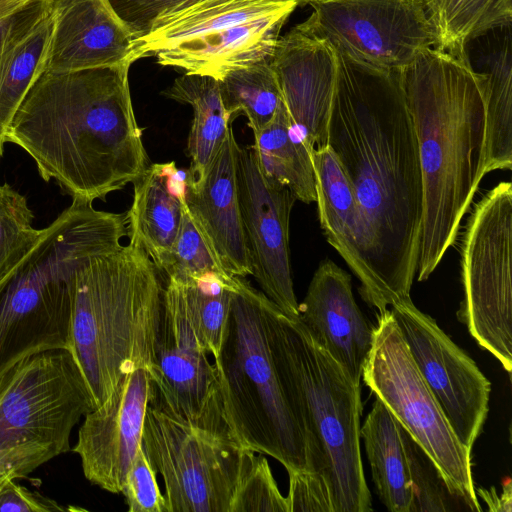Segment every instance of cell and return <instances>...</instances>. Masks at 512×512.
Listing matches in <instances>:
<instances>
[{
	"instance_id": "obj_29",
	"label": "cell",
	"mask_w": 512,
	"mask_h": 512,
	"mask_svg": "<svg viewBox=\"0 0 512 512\" xmlns=\"http://www.w3.org/2000/svg\"><path fill=\"white\" fill-rule=\"evenodd\" d=\"M511 29V28H510ZM510 29L480 72L486 112L485 174L512 168V47Z\"/></svg>"
},
{
	"instance_id": "obj_4",
	"label": "cell",
	"mask_w": 512,
	"mask_h": 512,
	"mask_svg": "<svg viewBox=\"0 0 512 512\" xmlns=\"http://www.w3.org/2000/svg\"><path fill=\"white\" fill-rule=\"evenodd\" d=\"M166 280L132 242L93 256L75 276L71 352L95 408L135 369H151Z\"/></svg>"
},
{
	"instance_id": "obj_32",
	"label": "cell",
	"mask_w": 512,
	"mask_h": 512,
	"mask_svg": "<svg viewBox=\"0 0 512 512\" xmlns=\"http://www.w3.org/2000/svg\"><path fill=\"white\" fill-rule=\"evenodd\" d=\"M235 281L236 276L217 275L192 283L178 281L194 334L202 349L213 356L220 348Z\"/></svg>"
},
{
	"instance_id": "obj_20",
	"label": "cell",
	"mask_w": 512,
	"mask_h": 512,
	"mask_svg": "<svg viewBox=\"0 0 512 512\" xmlns=\"http://www.w3.org/2000/svg\"><path fill=\"white\" fill-rule=\"evenodd\" d=\"M298 319L350 378L360 384L372 347L373 327L355 301L351 275L331 259L323 260L299 304Z\"/></svg>"
},
{
	"instance_id": "obj_28",
	"label": "cell",
	"mask_w": 512,
	"mask_h": 512,
	"mask_svg": "<svg viewBox=\"0 0 512 512\" xmlns=\"http://www.w3.org/2000/svg\"><path fill=\"white\" fill-rule=\"evenodd\" d=\"M434 48L466 57L473 40L511 26L512 0H423Z\"/></svg>"
},
{
	"instance_id": "obj_37",
	"label": "cell",
	"mask_w": 512,
	"mask_h": 512,
	"mask_svg": "<svg viewBox=\"0 0 512 512\" xmlns=\"http://www.w3.org/2000/svg\"><path fill=\"white\" fill-rule=\"evenodd\" d=\"M135 38L148 32L160 16L185 8L200 0H105ZM315 0H296L298 6Z\"/></svg>"
},
{
	"instance_id": "obj_3",
	"label": "cell",
	"mask_w": 512,
	"mask_h": 512,
	"mask_svg": "<svg viewBox=\"0 0 512 512\" xmlns=\"http://www.w3.org/2000/svg\"><path fill=\"white\" fill-rule=\"evenodd\" d=\"M417 139L423 215L415 278L434 272L455 244L485 175L486 112L481 74L469 59L434 47L401 70Z\"/></svg>"
},
{
	"instance_id": "obj_7",
	"label": "cell",
	"mask_w": 512,
	"mask_h": 512,
	"mask_svg": "<svg viewBox=\"0 0 512 512\" xmlns=\"http://www.w3.org/2000/svg\"><path fill=\"white\" fill-rule=\"evenodd\" d=\"M273 302L236 277L220 348L214 355L228 426L245 448L280 462L288 473L311 472L305 433L280 382L269 341Z\"/></svg>"
},
{
	"instance_id": "obj_18",
	"label": "cell",
	"mask_w": 512,
	"mask_h": 512,
	"mask_svg": "<svg viewBox=\"0 0 512 512\" xmlns=\"http://www.w3.org/2000/svg\"><path fill=\"white\" fill-rule=\"evenodd\" d=\"M151 375L142 367L126 374L112 394L84 416L71 450L85 478L110 493H121L128 469L142 444L151 398Z\"/></svg>"
},
{
	"instance_id": "obj_11",
	"label": "cell",
	"mask_w": 512,
	"mask_h": 512,
	"mask_svg": "<svg viewBox=\"0 0 512 512\" xmlns=\"http://www.w3.org/2000/svg\"><path fill=\"white\" fill-rule=\"evenodd\" d=\"M142 448L165 485L168 512H230L253 451L234 436L147 407Z\"/></svg>"
},
{
	"instance_id": "obj_19",
	"label": "cell",
	"mask_w": 512,
	"mask_h": 512,
	"mask_svg": "<svg viewBox=\"0 0 512 512\" xmlns=\"http://www.w3.org/2000/svg\"><path fill=\"white\" fill-rule=\"evenodd\" d=\"M239 145L232 126L202 175L189 171L185 183L187 212L218 266L229 276H251L237 186Z\"/></svg>"
},
{
	"instance_id": "obj_13",
	"label": "cell",
	"mask_w": 512,
	"mask_h": 512,
	"mask_svg": "<svg viewBox=\"0 0 512 512\" xmlns=\"http://www.w3.org/2000/svg\"><path fill=\"white\" fill-rule=\"evenodd\" d=\"M149 372L152 407L174 419L233 436L224 416L215 365L190 325L181 284L172 278H166Z\"/></svg>"
},
{
	"instance_id": "obj_38",
	"label": "cell",
	"mask_w": 512,
	"mask_h": 512,
	"mask_svg": "<svg viewBox=\"0 0 512 512\" xmlns=\"http://www.w3.org/2000/svg\"><path fill=\"white\" fill-rule=\"evenodd\" d=\"M287 502L289 512H333L329 492L311 472H290Z\"/></svg>"
},
{
	"instance_id": "obj_5",
	"label": "cell",
	"mask_w": 512,
	"mask_h": 512,
	"mask_svg": "<svg viewBox=\"0 0 512 512\" xmlns=\"http://www.w3.org/2000/svg\"><path fill=\"white\" fill-rule=\"evenodd\" d=\"M92 203L73 199L0 284V372L37 353L72 350L76 273L127 235L123 213Z\"/></svg>"
},
{
	"instance_id": "obj_36",
	"label": "cell",
	"mask_w": 512,
	"mask_h": 512,
	"mask_svg": "<svg viewBox=\"0 0 512 512\" xmlns=\"http://www.w3.org/2000/svg\"><path fill=\"white\" fill-rule=\"evenodd\" d=\"M156 472L142 444L128 469L121 493L130 512H168L156 480Z\"/></svg>"
},
{
	"instance_id": "obj_35",
	"label": "cell",
	"mask_w": 512,
	"mask_h": 512,
	"mask_svg": "<svg viewBox=\"0 0 512 512\" xmlns=\"http://www.w3.org/2000/svg\"><path fill=\"white\" fill-rule=\"evenodd\" d=\"M230 512H289L264 456L252 452L236 488Z\"/></svg>"
},
{
	"instance_id": "obj_34",
	"label": "cell",
	"mask_w": 512,
	"mask_h": 512,
	"mask_svg": "<svg viewBox=\"0 0 512 512\" xmlns=\"http://www.w3.org/2000/svg\"><path fill=\"white\" fill-rule=\"evenodd\" d=\"M161 271L166 278L192 283L210 276L232 277L216 263L187 212L186 203L180 228Z\"/></svg>"
},
{
	"instance_id": "obj_2",
	"label": "cell",
	"mask_w": 512,
	"mask_h": 512,
	"mask_svg": "<svg viewBox=\"0 0 512 512\" xmlns=\"http://www.w3.org/2000/svg\"><path fill=\"white\" fill-rule=\"evenodd\" d=\"M129 65L43 71L8 126L6 142L73 199L105 200L151 165L130 94Z\"/></svg>"
},
{
	"instance_id": "obj_31",
	"label": "cell",
	"mask_w": 512,
	"mask_h": 512,
	"mask_svg": "<svg viewBox=\"0 0 512 512\" xmlns=\"http://www.w3.org/2000/svg\"><path fill=\"white\" fill-rule=\"evenodd\" d=\"M401 434L411 485L409 512L482 511L478 500L451 485L433 459L402 426Z\"/></svg>"
},
{
	"instance_id": "obj_8",
	"label": "cell",
	"mask_w": 512,
	"mask_h": 512,
	"mask_svg": "<svg viewBox=\"0 0 512 512\" xmlns=\"http://www.w3.org/2000/svg\"><path fill=\"white\" fill-rule=\"evenodd\" d=\"M296 0H200L158 17L135 38V61L221 80L228 72L272 59Z\"/></svg>"
},
{
	"instance_id": "obj_21",
	"label": "cell",
	"mask_w": 512,
	"mask_h": 512,
	"mask_svg": "<svg viewBox=\"0 0 512 512\" xmlns=\"http://www.w3.org/2000/svg\"><path fill=\"white\" fill-rule=\"evenodd\" d=\"M53 29L44 71L129 65L135 37L105 0H49Z\"/></svg>"
},
{
	"instance_id": "obj_6",
	"label": "cell",
	"mask_w": 512,
	"mask_h": 512,
	"mask_svg": "<svg viewBox=\"0 0 512 512\" xmlns=\"http://www.w3.org/2000/svg\"><path fill=\"white\" fill-rule=\"evenodd\" d=\"M274 364L305 433L311 473L329 492L333 512H370L360 450L361 386L274 303L269 315Z\"/></svg>"
},
{
	"instance_id": "obj_24",
	"label": "cell",
	"mask_w": 512,
	"mask_h": 512,
	"mask_svg": "<svg viewBox=\"0 0 512 512\" xmlns=\"http://www.w3.org/2000/svg\"><path fill=\"white\" fill-rule=\"evenodd\" d=\"M187 175L182 177L174 162L153 163L133 183V200L126 212L127 236L160 270L180 228Z\"/></svg>"
},
{
	"instance_id": "obj_42",
	"label": "cell",
	"mask_w": 512,
	"mask_h": 512,
	"mask_svg": "<svg viewBox=\"0 0 512 512\" xmlns=\"http://www.w3.org/2000/svg\"><path fill=\"white\" fill-rule=\"evenodd\" d=\"M9 479H13V478H10V477H1L0 478V489L6 483V481H8Z\"/></svg>"
},
{
	"instance_id": "obj_30",
	"label": "cell",
	"mask_w": 512,
	"mask_h": 512,
	"mask_svg": "<svg viewBox=\"0 0 512 512\" xmlns=\"http://www.w3.org/2000/svg\"><path fill=\"white\" fill-rule=\"evenodd\" d=\"M218 83L228 118L243 114L252 132L268 125L282 101L271 60L234 69Z\"/></svg>"
},
{
	"instance_id": "obj_9",
	"label": "cell",
	"mask_w": 512,
	"mask_h": 512,
	"mask_svg": "<svg viewBox=\"0 0 512 512\" xmlns=\"http://www.w3.org/2000/svg\"><path fill=\"white\" fill-rule=\"evenodd\" d=\"M94 408L69 350L37 353L0 372V478H25L70 451L73 428Z\"/></svg>"
},
{
	"instance_id": "obj_40",
	"label": "cell",
	"mask_w": 512,
	"mask_h": 512,
	"mask_svg": "<svg viewBox=\"0 0 512 512\" xmlns=\"http://www.w3.org/2000/svg\"><path fill=\"white\" fill-rule=\"evenodd\" d=\"M503 491L498 495L494 487L490 490L484 488H475L482 500L488 505L489 511L511 512L512 510V485L509 478L502 482Z\"/></svg>"
},
{
	"instance_id": "obj_12",
	"label": "cell",
	"mask_w": 512,
	"mask_h": 512,
	"mask_svg": "<svg viewBox=\"0 0 512 512\" xmlns=\"http://www.w3.org/2000/svg\"><path fill=\"white\" fill-rule=\"evenodd\" d=\"M362 379L433 459L451 485L477 500L471 450L458 440L451 428L389 308L377 314Z\"/></svg>"
},
{
	"instance_id": "obj_17",
	"label": "cell",
	"mask_w": 512,
	"mask_h": 512,
	"mask_svg": "<svg viewBox=\"0 0 512 512\" xmlns=\"http://www.w3.org/2000/svg\"><path fill=\"white\" fill-rule=\"evenodd\" d=\"M271 65L294 137L309 153L326 147L337 70L334 46L308 18L279 38Z\"/></svg>"
},
{
	"instance_id": "obj_1",
	"label": "cell",
	"mask_w": 512,
	"mask_h": 512,
	"mask_svg": "<svg viewBox=\"0 0 512 512\" xmlns=\"http://www.w3.org/2000/svg\"><path fill=\"white\" fill-rule=\"evenodd\" d=\"M335 51L327 146L368 226L369 262L386 310L410 298L416 275L423 215L418 144L401 70Z\"/></svg>"
},
{
	"instance_id": "obj_10",
	"label": "cell",
	"mask_w": 512,
	"mask_h": 512,
	"mask_svg": "<svg viewBox=\"0 0 512 512\" xmlns=\"http://www.w3.org/2000/svg\"><path fill=\"white\" fill-rule=\"evenodd\" d=\"M463 299L457 317L477 343L512 370V184L474 204L460 243Z\"/></svg>"
},
{
	"instance_id": "obj_14",
	"label": "cell",
	"mask_w": 512,
	"mask_h": 512,
	"mask_svg": "<svg viewBox=\"0 0 512 512\" xmlns=\"http://www.w3.org/2000/svg\"><path fill=\"white\" fill-rule=\"evenodd\" d=\"M309 16L338 50L388 70H402L435 44L423 0H315Z\"/></svg>"
},
{
	"instance_id": "obj_26",
	"label": "cell",
	"mask_w": 512,
	"mask_h": 512,
	"mask_svg": "<svg viewBox=\"0 0 512 512\" xmlns=\"http://www.w3.org/2000/svg\"><path fill=\"white\" fill-rule=\"evenodd\" d=\"M162 95L192 107L193 119L187 139L191 159L189 173L199 177L217 153L233 122L224 109L218 80L184 73L162 91Z\"/></svg>"
},
{
	"instance_id": "obj_25",
	"label": "cell",
	"mask_w": 512,
	"mask_h": 512,
	"mask_svg": "<svg viewBox=\"0 0 512 512\" xmlns=\"http://www.w3.org/2000/svg\"><path fill=\"white\" fill-rule=\"evenodd\" d=\"M379 500L391 512H409L411 485L401 425L378 398L360 429Z\"/></svg>"
},
{
	"instance_id": "obj_41",
	"label": "cell",
	"mask_w": 512,
	"mask_h": 512,
	"mask_svg": "<svg viewBox=\"0 0 512 512\" xmlns=\"http://www.w3.org/2000/svg\"><path fill=\"white\" fill-rule=\"evenodd\" d=\"M31 0H0V40L15 16Z\"/></svg>"
},
{
	"instance_id": "obj_39",
	"label": "cell",
	"mask_w": 512,
	"mask_h": 512,
	"mask_svg": "<svg viewBox=\"0 0 512 512\" xmlns=\"http://www.w3.org/2000/svg\"><path fill=\"white\" fill-rule=\"evenodd\" d=\"M67 509L55 500L20 485L15 479H9L0 489V512H56Z\"/></svg>"
},
{
	"instance_id": "obj_16",
	"label": "cell",
	"mask_w": 512,
	"mask_h": 512,
	"mask_svg": "<svg viewBox=\"0 0 512 512\" xmlns=\"http://www.w3.org/2000/svg\"><path fill=\"white\" fill-rule=\"evenodd\" d=\"M237 186L251 276L286 316L298 319L289 249L290 215L297 200L262 174L252 146H239Z\"/></svg>"
},
{
	"instance_id": "obj_27",
	"label": "cell",
	"mask_w": 512,
	"mask_h": 512,
	"mask_svg": "<svg viewBox=\"0 0 512 512\" xmlns=\"http://www.w3.org/2000/svg\"><path fill=\"white\" fill-rule=\"evenodd\" d=\"M253 135L252 147L262 174L288 188L296 200L306 204L316 202V178L311 155L292 134L283 101L268 125Z\"/></svg>"
},
{
	"instance_id": "obj_23",
	"label": "cell",
	"mask_w": 512,
	"mask_h": 512,
	"mask_svg": "<svg viewBox=\"0 0 512 512\" xmlns=\"http://www.w3.org/2000/svg\"><path fill=\"white\" fill-rule=\"evenodd\" d=\"M52 29L49 0H31L0 40V158L14 113L44 71Z\"/></svg>"
},
{
	"instance_id": "obj_22",
	"label": "cell",
	"mask_w": 512,
	"mask_h": 512,
	"mask_svg": "<svg viewBox=\"0 0 512 512\" xmlns=\"http://www.w3.org/2000/svg\"><path fill=\"white\" fill-rule=\"evenodd\" d=\"M310 155L322 232L359 280L363 300L382 313L385 309L369 262V230L352 186L328 146Z\"/></svg>"
},
{
	"instance_id": "obj_15",
	"label": "cell",
	"mask_w": 512,
	"mask_h": 512,
	"mask_svg": "<svg viewBox=\"0 0 512 512\" xmlns=\"http://www.w3.org/2000/svg\"><path fill=\"white\" fill-rule=\"evenodd\" d=\"M389 309L458 440L472 451L488 415L490 381L411 298L397 301Z\"/></svg>"
},
{
	"instance_id": "obj_33",
	"label": "cell",
	"mask_w": 512,
	"mask_h": 512,
	"mask_svg": "<svg viewBox=\"0 0 512 512\" xmlns=\"http://www.w3.org/2000/svg\"><path fill=\"white\" fill-rule=\"evenodd\" d=\"M33 219L26 197L0 183V284L41 238L44 229H35Z\"/></svg>"
}]
</instances>
